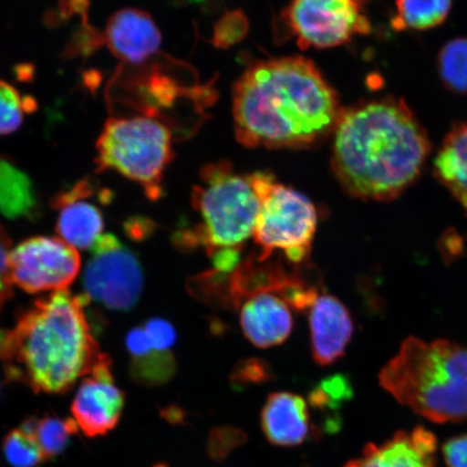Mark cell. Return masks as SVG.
<instances>
[{
	"instance_id": "cell-14",
	"label": "cell",
	"mask_w": 467,
	"mask_h": 467,
	"mask_svg": "<svg viewBox=\"0 0 467 467\" xmlns=\"http://www.w3.org/2000/svg\"><path fill=\"white\" fill-rule=\"evenodd\" d=\"M104 42L120 61L138 66L159 52L161 34L148 13L127 8L109 17Z\"/></svg>"
},
{
	"instance_id": "cell-4",
	"label": "cell",
	"mask_w": 467,
	"mask_h": 467,
	"mask_svg": "<svg viewBox=\"0 0 467 467\" xmlns=\"http://www.w3.org/2000/svg\"><path fill=\"white\" fill-rule=\"evenodd\" d=\"M379 379L400 404L429 421L467 420V344L408 337Z\"/></svg>"
},
{
	"instance_id": "cell-28",
	"label": "cell",
	"mask_w": 467,
	"mask_h": 467,
	"mask_svg": "<svg viewBox=\"0 0 467 467\" xmlns=\"http://www.w3.org/2000/svg\"><path fill=\"white\" fill-rule=\"evenodd\" d=\"M447 467H467V434L455 436L442 446Z\"/></svg>"
},
{
	"instance_id": "cell-21",
	"label": "cell",
	"mask_w": 467,
	"mask_h": 467,
	"mask_svg": "<svg viewBox=\"0 0 467 467\" xmlns=\"http://www.w3.org/2000/svg\"><path fill=\"white\" fill-rule=\"evenodd\" d=\"M452 7V0H396L393 27L397 31H426L442 25Z\"/></svg>"
},
{
	"instance_id": "cell-13",
	"label": "cell",
	"mask_w": 467,
	"mask_h": 467,
	"mask_svg": "<svg viewBox=\"0 0 467 467\" xmlns=\"http://www.w3.org/2000/svg\"><path fill=\"white\" fill-rule=\"evenodd\" d=\"M311 349L315 363L331 366L346 355L354 334V321L337 297L320 294L308 309Z\"/></svg>"
},
{
	"instance_id": "cell-18",
	"label": "cell",
	"mask_w": 467,
	"mask_h": 467,
	"mask_svg": "<svg viewBox=\"0 0 467 467\" xmlns=\"http://www.w3.org/2000/svg\"><path fill=\"white\" fill-rule=\"evenodd\" d=\"M125 343L134 381L150 388L171 381L177 371V360L172 352H161L151 346L143 326L128 331Z\"/></svg>"
},
{
	"instance_id": "cell-30",
	"label": "cell",
	"mask_w": 467,
	"mask_h": 467,
	"mask_svg": "<svg viewBox=\"0 0 467 467\" xmlns=\"http://www.w3.org/2000/svg\"><path fill=\"white\" fill-rule=\"evenodd\" d=\"M7 338H8V331L0 329V358H2V356L4 354L5 343H7Z\"/></svg>"
},
{
	"instance_id": "cell-11",
	"label": "cell",
	"mask_w": 467,
	"mask_h": 467,
	"mask_svg": "<svg viewBox=\"0 0 467 467\" xmlns=\"http://www.w3.org/2000/svg\"><path fill=\"white\" fill-rule=\"evenodd\" d=\"M112 367V360L102 353L74 397V421L88 437L109 433L119 424L124 410L125 395L115 383Z\"/></svg>"
},
{
	"instance_id": "cell-2",
	"label": "cell",
	"mask_w": 467,
	"mask_h": 467,
	"mask_svg": "<svg viewBox=\"0 0 467 467\" xmlns=\"http://www.w3.org/2000/svg\"><path fill=\"white\" fill-rule=\"evenodd\" d=\"M430 151L428 133L405 101L378 99L343 109L331 169L348 195L389 202L416 182Z\"/></svg>"
},
{
	"instance_id": "cell-19",
	"label": "cell",
	"mask_w": 467,
	"mask_h": 467,
	"mask_svg": "<svg viewBox=\"0 0 467 467\" xmlns=\"http://www.w3.org/2000/svg\"><path fill=\"white\" fill-rule=\"evenodd\" d=\"M434 173L467 213V120L455 125L443 140Z\"/></svg>"
},
{
	"instance_id": "cell-20",
	"label": "cell",
	"mask_w": 467,
	"mask_h": 467,
	"mask_svg": "<svg viewBox=\"0 0 467 467\" xmlns=\"http://www.w3.org/2000/svg\"><path fill=\"white\" fill-rule=\"evenodd\" d=\"M34 207L36 198L31 181L9 157L0 156V212L19 217Z\"/></svg>"
},
{
	"instance_id": "cell-29",
	"label": "cell",
	"mask_w": 467,
	"mask_h": 467,
	"mask_svg": "<svg viewBox=\"0 0 467 467\" xmlns=\"http://www.w3.org/2000/svg\"><path fill=\"white\" fill-rule=\"evenodd\" d=\"M268 379V369L260 360L249 359L244 361L243 365L237 368L234 373L235 382H261Z\"/></svg>"
},
{
	"instance_id": "cell-5",
	"label": "cell",
	"mask_w": 467,
	"mask_h": 467,
	"mask_svg": "<svg viewBox=\"0 0 467 467\" xmlns=\"http://www.w3.org/2000/svg\"><path fill=\"white\" fill-rule=\"evenodd\" d=\"M200 179L191 196L200 222L179 233V243L202 248L210 259L224 253L243 254L260 210L253 173L237 172L231 162L222 161L202 167Z\"/></svg>"
},
{
	"instance_id": "cell-6",
	"label": "cell",
	"mask_w": 467,
	"mask_h": 467,
	"mask_svg": "<svg viewBox=\"0 0 467 467\" xmlns=\"http://www.w3.org/2000/svg\"><path fill=\"white\" fill-rule=\"evenodd\" d=\"M97 171H113L141 186L150 201L163 196L162 181L173 161L171 130L149 116L112 117L96 143Z\"/></svg>"
},
{
	"instance_id": "cell-15",
	"label": "cell",
	"mask_w": 467,
	"mask_h": 467,
	"mask_svg": "<svg viewBox=\"0 0 467 467\" xmlns=\"http://www.w3.org/2000/svg\"><path fill=\"white\" fill-rule=\"evenodd\" d=\"M237 311L243 334L255 348L265 349L280 346L294 330L292 308L282 296L273 292L249 297Z\"/></svg>"
},
{
	"instance_id": "cell-7",
	"label": "cell",
	"mask_w": 467,
	"mask_h": 467,
	"mask_svg": "<svg viewBox=\"0 0 467 467\" xmlns=\"http://www.w3.org/2000/svg\"><path fill=\"white\" fill-rule=\"evenodd\" d=\"M260 200L254 241L255 254L262 261L277 253L291 265L300 266L309 259L318 213L315 204L302 192L277 182L272 173H253Z\"/></svg>"
},
{
	"instance_id": "cell-27",
	"label": "cell",
	"mask_w": 467,
	"mask_h": 467,
	"mask_svg": "<svg viewBox=\"0 0 467 467\" xmlns=\"http://www.w3.org/2000/svg\"><path fill=\"white\" fill-rule=\"evenodd\" d=\"M11 250H13V243L8 233L0 226V312L14 296V284L11 282L9 272Z\"/></svg>"
},
{
	"instance_id": "cell-16",
	"label": "cell",
	"mask_w": 467,
	"mask_h": 467,
	"mask_svg": "<svg viewBox=\"0 0 467 467\" xmlns=\"http://www.w3.org/2000/svg\"><path fill=\"white\" fill-rule=\"evenodd\" d=\"M437 440L431 431H401L376 445L369 443L361 457L346 467H436Z\"/></svg>"
},
{
	"instance_id": "cell-1",
	"label": "cell",
	"mask_w": 467,
	"mask_h": 467,
	"mask_svg": "<svg viewBox=\"0 0 467 467\" xmlns=\"http://www.w3.org/2000/svg\"><path fill=\"white\" fill-rule=\"evenodd\" d=\"M342 112L334 88L301 56L254 63L234 86L235 136L250 149L308 148L334 133Z\"/></svg>"
},
{
	"instance_id": "cell-24",
	"label": "cell",
	"mask_w": 467,
	"mask_h": 467,
	"mask_svg": "<svg viewBox=\"0 0 467 467\" xmlns=\"http://www.w3.org/2000/svg\"><path fill=\"white\" fill-rule=\"evenodd\" d=\"M34 107V101L28 102L13 85L0 79V136L19 130L25 115Z\"/></svg>"
},
{
	"instance_id": "cell-23",
	"label": "cell",
	"mask_w": 467,
	"mask_h": 467,
	"mask_svg": "<svg viewBox=\"0 0 467 467\" xmlns=\"http://www.w3.org/2000/svg\"><path fill=\"white\" fill-rule=\"evenodd\" d=\"M437 68L449 90L467 95V38H455L443 46L438 55Z\"/></svg>"
},
{
	"instance_id": "cell-8",
	"label": "cell",
	"mask_w": 467,
	"mask_h": 467,
	"mask_svg": "<svg viewBox=\"0 0 467 467\" xmlns=\"http://www.w3.org/2000/svg\"><path fill=\"white\" fill-rule=\"evenodd\" d=\"M83 287L85 299L115 312L137 306L144 288V273L136 254L113 234H103L91 248Z\"/></svg>"
},
{
	"instance_id": "cell-10",
	"label": "cell",
	"mask_w": 467,
	"mask_h": 467,
	"mask_svg": "<svg viewBox=\"0 0 467 467\" xmlns=\"http://www.w3.org/2000/svg\"><path fill=\"white\" fill-rule=\"evenodd\" d=\"M78 250L60 237L36 236L11 250V282L27 294L67 290L80 272Z\"/></svg>"
},
{
	"instance_id": "cell-12",
	"label": "cell",
	"mask_w": 467,
	"mask_h": 467,
	"mask_svg": "<svg viewBox=\"0 0 467 467\" xmlns=\"http://www.w3.org/2000/svg\"><path fill=\"white\" fill-rule=\"evenodd\" d=\"M95 195V184L85 179L71 189L58 192L52 200V207L58 213L56 226L58 236L75 249H91L103 235V213L89 200Z\"/></svg>"
},
{
	"instance_id": "cell-26",
	"label": "cell",
	"mask_w": 467,
	"mask_h": 467,
	"mask_svg": "<svg viewBox=\"0 0 467 467\" xmlns=\"http://www.w3.org/2000/svg\"><path fill=\"white\" fill-rule=\"evenodd\" d=\"M142 326L154 348L161 352H171L177 343L178 334L171 321L154 317L146 320Z\"/></svg>"
},
{
	"instance_id": "cell-22",
	"label": "cell",
	"mask_w": 467,
	"mask_h": 467,
	"mask_svg": "<svg viewBox=\"0 0 467 467\" xmlns=\"http://www.w3.org/2000/svg\"><path fill=\"white\" fill-rule=\"evenodd\" d=\"M20 429L34 437L46 461L54 459L66 451L72 436L79 431L74 419H61L56 416L29 418Z\"/></svg>"
},
{
	"instance_id": "cell-9",
	"label": "cell",
	"mask_w": 467,
	"mask_h": 467,
	"mask_svg": "<svg viewBox=\"0 0 467 467\" xmlns=\"http://www.w3.org/2000/svg\"><path fill=\"white\" fill-rule=\"evenodd\" d=\"M303 49H327L371 32L364 0H291L283 14Z\"/></svg>"
},
{
	"instance_id": "cell-3",
	"label": "cell",
	"mask_w": 467,
	"mask_h": 467,
	"mask_svg": "<svg viewBox=\"0 0 467 467\" xmlns=\"http://www.w3.org/2000/svg\"><path fill=\"white\" fill-rule=\"evenodd\" d=\"M87 300L67 290L40 297L8 331L5 375L35 393L62 394L89 373L100 348L87 318Z\"/></svg>"
},
{
	"instance_id": "cell-17",
	"label": "cell",
	"mask_w": 467,
	"mask_h": 467,
	"mask_svg": "<svg viewBox=\"0 0 467 467\" xmlns=\"http://www.w3.org/2000/svg\"><path fill=\"white\" fill-rule=\"evenodd\" d=\"M261 425L268 441L273 445H300L311 433L306 401L294 393H272L262 409Z\"/></svg>"
},
{
	"instance_id": "cell-25",
	"label": "cell",
	"mask_w": 467,
	"mask_h": 467,
	"mask_svg": "<svg viewBox=\"0 0 467 467\" xmlns=\"http://www.w3.org/2000/svg\"><path fill=\"white\" fill-rule=\"evenodd\" d=\"M3 451L5 460L13 467H36L46 461L34 437L21 429L11 431L5 436Z\"/></svg>"
}]
</instances>
